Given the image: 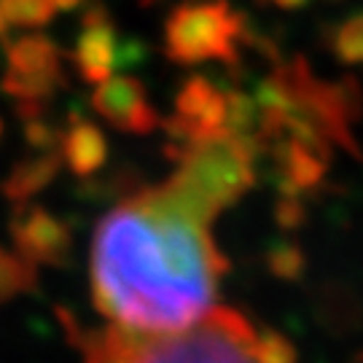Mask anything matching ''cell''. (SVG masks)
Masks as SVG:
<instances>
[{"mask_svg": "<svg viewBox=\"0 0 363 363\" xmlns=\"http://www.w3.org/2000/svg\"><path fill=\"white\" fill-rule=\"evenodd\" d=\"M218 213L172 175L127 194L100 220L91 245V296L111 325L164 334L216 310L226 269L210 234Z\"/></svg>", "mask_w": 363, "mask_h": 363, "instance_id": "6da1fadb", "label": "cell"}, {"mask_svg": "<svg viewBox=\"0 0 363 363\" xmlns=\"http://www.w3.org/2000/svg\"><path fill=\"white\" fill-rule=\"evenodd\" d=\"M84 363H296V352L280 334L259 331L242 312L216 307L199 323L145 334L105 325L78 331Z\"/></svg>", "mask_w": 363, "mask_h": 363, "instance_id": "7a4b0ae2", "label": "cell"}, {"mask_svg": "<svg viewBox=\"0 0 363 363\" xmlns=\"http://www.w3.org/2000/svg\"><path fill=\"white\" fill-rule=\"evenodd\" d=\"M240 11L229 0H202L175 6L164 25V52L178 65L218 60L229 70L240 67L237 57Z\"/></svg>", "mask_w": 363, "mask_h": 363, "instance_id": "3957f363", "label": "cell"}, {"mask_svg": "<svg viewBox=\"0 0 363 363\" xmlns=\"http://www.w3.org/2000/svg\"><path fill=\"white\" fill-rule=\"evenodd\" d=\"M272 78L288 91L296 113L310 118L315 127H320L331 143L342 145L347 154L361 159V145L352 140L350 121L345 118L334 84H325L312 76L310 62L304 57L291 60L288 65H277Z\"/></svg>", "mask_w": 363, "mask_h": 363, "instance_id": "277c9868", "label": "cell"}, {"mask_svg": "<svg viewBox=\"0 0 363 363\" xmlns=\"http://www.w3.org/2000/svg\"><path fill=\"white\" fill-rule=\"evenodd\" d=\"M91 108L113 130L130 135H151L156 127H162L156 108L148 105L143 81L132 76H113L103 86H97L91 94Z\"/></svg>", "mask_w": 363, "mask_h": 363, "instance_id": "5b68a950", "label": "cell"}, {"mask_svg": "<svg viewBox=\"0 0 363 363\" xmlns=\"http://www.w3.org/2000/svg\"><path fill=\"white\" fill-rule=\"evenodd\" d=\"M175 118L189 130V145L208 140L223 130L226 121V94L205 76H191L175 97Z\"/></svg>", "mask_w": 363, "mask_h": 363, "instance_id": "8992f818", "label": "cell"}, {"mask_svg": "<svg viewBox=\"0 0 363 363\" xmlns=\"http://www.w3.org/2000/svg\"><path fill=\"white\" fill-rule=\"evenodd\" d=\"M11 234L25 261H52V264H57L70 245V234H67L65 226L40 208H33L27 216H19L13 220Z\"/></svg>", "mask_w": 363, "mask_h": 363, "instance_id": "52a82bcc", "label": "cell"}, {"mask_svg": "<svg viewBox=\"0 0 363 363\" xmlns=\"http://www.w3.org/2000/svg\"><path fill=\"white\" fill-rule=\"evenodd\" d=\"M118 54V33L116 25L108 27H86L76 43V67L86 84L103 86L105 81L113 78Z\"/></svg>", "mask_w": 363, "mask_h": 363, "instance_id": "ba28073f", "label": "cell"}, {"mask_svg": "<svg viewBox=\"0 0 363 363\" xmlns=\"http://www.w3.org/2000/svg\"><path fill=\"white\" fill-rule=\"evenodd\" d=\"M62 154L73 175L89 178L108 159V140L97 124L78 113H70V130L62 138Z\"/></svg>", "mask_w": 363, "mask_h": 363, "instance_id": "9c48e42d", "label": "cell"}, {"mask_svg": "<svg viewBox=\"0 0 363 363\" xmlns=\"http://www.w3.org/2000/svg\"><path fill=\"white\" fill-rule=\"evenodd\" d=\"M60 164H62L60 151L30 156V159L19 162V164L11 169L9 181L3 183V194L9 196L11 202H25L27 196H33L35 191H40L46 183H52V178L60 172Z\"/></svg>", "mask_w": 363, "mask_h": 363, "instance_id": "30bf717a", "label": "cell"}, {"mask_svg": "<svg viewBox=\"0 0 363 363\" xmlns=\"http://www.w3.org/2000/svg\"><path fill=\"white\" fill-rule=\"evenodd\" d=\"M6 57H9V70L13 73H49L60 70L62 52L46 35H25L6 43Z\"/></svg>", "mask_w": 363, "mask_h": 363, "instance_id": "8fae6325", "label": "cell"}, {"mask_svg": "<svg viewBox=\"0 0 363 363\" xmlns=\"http://www.w3.org/2000/svg\"><path fill=\"white\" fill-rule=\"evenodd\" d=\"M60 84H62V70H49V73H13L9 70L0 81V89L16 97V103H25V100L46 103L54 91L60 89Z\"/></svg>", "mask_w": 363, "mask_h": 363, "instance_id": "7c38bea8", "label": "cell"}, {"mask_svg": "<svg viewBox=\"0 0 363 363\" xmlns=\"http://www.w3.org/2000/svg\"><path fill=\"white\" fill-rule=\"evenodd\" d=\"M331 52L337 54L339 62L345 65H361L363 62V9L342 19L331 38H328Z\"/></svg>", "mask_w": 363, "mask_h": 363, "instance_id": "4fadbf2b", "label": "cell"}, {"mask_svg": "<svg viewBox=\"0 0 363 363\" xmlns=\"http://www.w3.org/2000/svg\"><path fill=\"white\" fill-rule=\"evenodd\" d=\"M261 111L256 105V97L242 89L226 91V121L223 130L232 135H259Z\"/></svg>", "mask_w": 363, "mask_h": 363, "instance_id": "5bb4252c", "label": "cell"}, {"mask_svg": "<svg viewBox=\"0 0 363 363\" xmlns=\"http://www.w3.org/2000/svg\"><path fill=\"white\" fill-rule=\"evenodd\" d=\"M52 0H0V16L6 25L16 27H46L54 19Z\"/></svg>", "mask_w": 363, "mask_h": 363, "instance_id": "9a60e30c", "label": "cell"}, {"mask_svg": "<svg viewBox=\"0 0 363 363\" xmlns=\"http://www.w3.org/2000/svg\"><path fill=\"white\" fill-rule=\"evenodd\" d=\"M30 280H33V272L27 269V261L0 250V301L22 291V286Z\"/></svg>", "mask_w": 363, "mask_h": 363, "instance_id": "2e32d148", "label": "cell"}, {"mask_svg": "<svg viewBox=\"0 0 363 363\" xmlns=\"http://www.w3.org/2000/svg\"><path fill=\"white\" fill-rule=\"evenodd\" d=\"M62 132L60 127H54L52 121L46 118H38V121H27L25 124V140L30 148H35L40 154H52L57 151V145L62 143Z\"/></svg>", "mask_w": 363, "mask_h": 363, "instance_id": "e0dca14e", "label": "cell"}, {"mask_svg": "<svg viewBox=\"0 0 363 363\" xmlns=\"http://www.w3.org/2000/svg\"><path fill=\"white\" fill-rule=\"evenodd\" d=\"M339 97V105L345 111V118L347 121H361L363 118V89H361V81L352 76H345L339 84H334Z\"/></svg>", "mask_w": 363, "mask_h": 363, "instance_id": "ac0fdd59", "label": "cell"}, {"mask_svg": "<svg viewBox=\"0 0 363 363\" xmlns=\"http://www.w3.org/2000/svg\"><path fill=\"white\" fill-rule=\"evenodd\" d=\"M148 57V46L145 40L135 38V35H127L124 40H118V54H116V67H138L145 62Z\"/></svg>", "mask_w": 363, "mask_h": 363, "instance_id": "d6986e66", "label": "cell"}, {"mask_svg": "<svg viewBox=\"0 0 363 363\" xmlns=\"http://www.w3.org/2000/svg\"><path fill=\"white\" fill-rule=\"evenodd\" d=\"M277 220H280V226L294 229V226H298L304 220V210H301V205H298L296 199H283L277 205Z\"/></svg>", "mask_w": 363, "mask_h": 363, "instance_id": "ffe728a7", "label": "cell"}, {"mask_svg": "<svg viewBox=\"0 0 363 363\" xmlns=\"http://www.w3.org/2000/svg\"><path fill=\"white\" fill-rule=\"evenodd\" d=\"M81 25H84V30L86 27H108L113 25V19H111V13H108L103 3H89L84 16H81Z\"/></svg>", "mask_w": 363, "mask_h": 363, "instance_id": "44dd1931", "label": "cell"}, {"mask_svg": "<svg viewBox=\"0 0 363 363\" xmlns=\"http://www.w3.org/2000/svg\"><path fill=\"white\" fill-rule=\"evenodd\" d=\"M46 103H35V100H25V103H16V108H13V113L22 118V121H38V118L46 116Z\"/></svg>", "mask_w": 363, "mask_h": 363, "instance_id": "7402d4cb", "label": "cell"}, {"mask_svg": "<svg viewBox=\"0 0 363 363\" xmlns=\"http://www.w3.org/2000/svg\"><path fill=\"white\" fill-rule=\"evenodd\" d=\"M264 3H274L277 9H286V11H296V9H304L310 0H264Z\"/></svg>", "mask_w": 363, "mask_h": 363, "instance_id": "603a6c76", "label": "cell"}, {"mask_svg": "<svg viewBox=\"0 0 363 363\" xmlns=\"http://www.w3.org/2000/svg\"><path fill=\"white\" fill-rule=\"evenodd\" d=\"M52 3H54V9H60V11H73L84 0H52Z\"/></svg>", "mask_w": 363, "mask_h": 363, "instance_id": "cb8c5ba5", "label": "cell"}, {"mask_svg": "<svg viewBox=\"0 0 363 363\" xmlns=\"http://www.w3.org/2000/svg\"><path fill=\"white\" fill-rule=\"evenodd\" d=\"M0 38H6V19L0 16Z\"/></svg>", "mask_w": 363, "mask_h": 363, "instance_id": "d4e9b609", "label": "cell"}, {"mask_svg": "<svg viewBox=\"0 0 363 363\" xmlns=\"http://www.w3.org/2000/svg\"><path fill=\"white\" fill-rule=\"evenodd\" d=\"M156 0H140V6H154Z\"/></svg>", "mask_w": 363, "mask_h": 363, "instance_id": "484cf974", "label": "cell"}, {"mask_svg": "<svg viewBox=\"0 0 363 363\" xmlns=\"http://www.w3.org/2000/svg\"><path fill=\"white\" fill-rule=\"evenodd\" d=\"M0 135H3V121H0Z\"/></svg>", "mask_w": 363, "mask_h": 363, "instance_id": "4316f807", "label": "cell"}]
</instances>
